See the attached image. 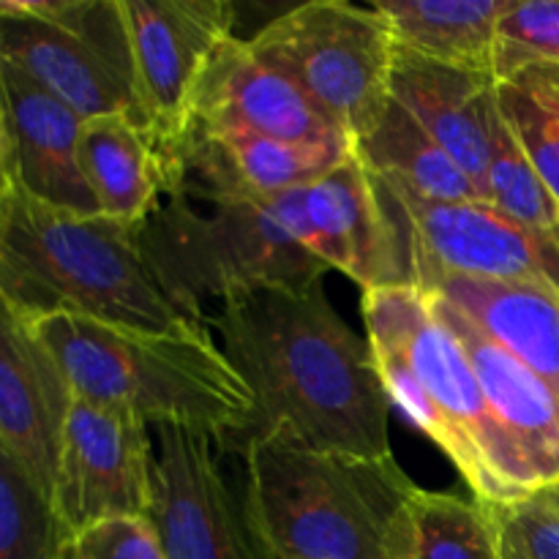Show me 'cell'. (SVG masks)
Returning a JSON list of instances; mask_svg holds the SVG:
<instances>
[{
	"instance_id": "cell-2",
	"label": "cell",
	"mask_w": 559,
	"mask_h": 559,
	"mask_svg": "<svg viewBox=\"0 0 559 559\" xmlns=\"http://www.w3.org/2000/svg\"><path fill=\"white\" fill-rule=\"evenodd\" d=\"M243 500L271 559H413L415 497L396 456L325 451L278 426L240 442Z\"/></svg>"
},
{
	"instance_id": "cell-32",
	"label": "cell",
	"mask_w": 559,
	"mask_h": 559,
	"mask_svg": "<svg viewBox=\"0 0 559 559\" xmlns=\"http://www.w3.org/2000/svg\"><path fill=\"white\" fill-rule=\"evenodd\" d=\"M11 189V173H9V153H5V136H3V120H0V200L9 194Z\"/></svg>"
},
{
	"instance_id": "cell-19",
	"label": "cell",
	"mask_w": 559,
	"mask_h": 559,
	"mask_svg": "<svg viewBox=\"0 0 559 559\" xmlns=\"http://www.w3.org/2000/svg\"><path fill=\"white\" fill-rule=\"evenodd\" d=\"M353 153L355 147L295 145L257 134L186 131L173 151V189L189 186L213 194L265 200L311 183Z\"/></svg>"
},
{
	"instance_id": "cell-21",
	"label": "cell",
	"mask_w": 559,
	"mask_h": 559,
	"mask_svg": "<svg viewBox=\"0 0 559 559\" xmlns=\"http://www.w3.org/2000/svg\"><path fill=\"white\" fill-rule=\"evenodd\" d=\"M80 164L102 216L140 229L173 189L169 153L134 115L87 118L80 134Z\"/></svg>"
},
{
	"instance_id": "cell-28",
	"label": "cell",
	"mask_w": 559,
	"mask_h": 559,
	"mask_svg": "<svg viewBox=\"0 0 559 559\" xmlns=\"http://www.w3.org/2000/svg\"><path fill=\"white\" fill-rule=\"evenodd\" d=\"M500 109L559 205V126L555 118L513 82H500Z\"/></svg>"
},
{
	"instance_id": "cell-26",
	"label": "cell",
	"mask_w": 559,
	"mask_h": 559,
	"mask_svg": "<svg viewBox=\"0 0 559 559\" xmlns=\"http://www.w3.org/2000/svg\"><path fill=\"white\" fill-rule=\"evenodd\" d=\"M486 197L489 205L500 207L524 227L538 233L559 235V205L551 197L549 186L530 162L527 151L508 126L506 115L500 118L491 140L489 175H486Z\"/></svg>"
},
{
	"instance_id": "cell-15",
	"label": "cell",
	"mask_w": 559,
	"mask_h": 559,
	"mask_svg": "<svg viewBox=\"0 0 559 559\" xmlns=\"http://www.w3.org/2000/svg\"><path fill=\"white\" fill-rule=\"evenodd\" d=\"M0 120L14 189L63 211L102 213L80 164L85 118L5 60H0Z\"/></svg>"
},
{
	"instance_id": "cell-29",
	"label": "cell",
	"mask_w": 559,
	"mask_h": 559,
	"mask_svg": "<svg viewBox=\"0 0 559 559\" xmlns=\"http://www.w3.org/2000/svg\"><path fill=\"white\" fill-rule=\"evenodd\" d=\"M489 506L500 530L502 559H559V516L538 497Z\"/></svg>"
},
{
	"instance_id": "cell-34",
	"label": "cell",
	"mask_w": 559,
	"mask_h": 559,
	"mask_svg": "<svg viewBox=\"0 0 559 559\" xmlns=\"http://www.w3.org/2000/svg\"><path fill=\"white\" fill-rule=\"evenodd\" d=\"M535 497H538V500L544 502V506H549L551 511H555L557 516H559V484L549 486V489H544V491H538V495H535Z\"/></svg>"
},
{
	"instance_id": "cell-18",
	"label": "cell",
	"mask_w": 559,
	"mask_h": 559,
	"mask_svg": "<svg viewBox=\"0 0 559 559\" xmlns=\"http://www.w3.org/2000/svg\"><path fill=\"white\" fill-rule=\"evenodd\" d=\"M429 295V293H426ZM435 309L464 344L484 388L491 418L506 435L508 445L527 469L535 495L559 484V399L557 393L530 371L516 355L491 342L478 325L453 309L448 300L429 295Z\"/></svg>"
},
{
	"instance_id": "cell-5",
	"label": "cell",
	"mask_w": 559,
	"mask_h": 559,
	"mask_svg": "<svg viewBox=\"0 0 559 559\" xmlns=\"http://www.w3.org/2000/svg\"><path fill=\"white\" fill-rule=\"evenodd\" d=\"M136 233L11 186L0 200V295L31 322L74 314L151 333L194 322L162 293Z\"/></svg>"
},
{
	"instance_id": "cell-33",
	"label": "cell",
	"mask_w": 559,
	"mask_h": 559,
	"mask_svg": "<svg viewBox=\"0 0 559 559\" xmlns=\"http://www.w3.org/2000/svg\"><path fill=\"white\" fill-rule=\"evenodd\" d=\"M522 74H533V76H540V80H546V82H555V85H559V66H535V69H527V71H522Z\"/></svg>"
},
{
	"instance_id": "cell-9",
	"label": "cell",
	"mask_w": 559,
	"mask_h": 559,
	"mask_svg": "<svg viewBox=\"0 0 559 559\" xmlns=\"http://www.w3.org/2000/svg\"><path fill=\"white\" fill-rule=\"evenodd\" d=\"M396 240L399 284L424 273L522 282L559 295V235L538 233L489 202H435L371 173Z\"/></svg>"
},
{
	"instance_id": "cell-31",
	"label": "cell",
	"mask_w": 559,
	"mask_h": 559,
	"mask_svg": "<svg viewBox=\"0 0 559 559\" xmlns=\"http://www.w3.org/2000/svg\"><path fill=\"white\" fill-rule=\"evenodd\" d=\"M511 82L513 85L524 87V91H527L530 96H533L535 102H538L540 107H544L546 112L555 118V123L559 126V85L540 80V76H533V74H519L516 80H511Z\"/></svg>"
},
{
	"instance_id": "cell-1",
	"label": "cell",
	"mask_w": 559,
	"mask_h": 559,
	"mask_svg": "<svg viewBox=\"0 0 559 559\" xmlns=\"http://www.w3.org/2000/svg\"><path fill=\"white\" fill-rule=\"evenodd\" d=\"M207 328L254 402L240 442L287 426L325 451L391 456V399L369 338L338 317L322 278L227 300Z\"/></svg>"
},
{
	"instance_id": "cell-20",
	"label": "cell",
	"mask_w": 559,
	"mask_h": 559,
	"mask_svg": "<svg viewBox=\"0 0 559 559\" xmlns=\"http://www.w3.org/2000/svg\"><path fill=\"white\" fill-rule=\"evenodd\" d=\"M413 287L448 300L491 342L516 355L559 399V295L522 282L424 273Z\"/></svg>"
},
{
	"instance_id": "cell-10",
	"label": "cell",
	"mask_w": 559,
	"mask_h": 559,
	"mask_svg": "<svg viewBox=\"0 0 559 559\" xmlns=\"http://www.w3.org/2000/svg\"><path fill=\"white\" fill-rule=\"evenodd\" d=\"M153 502L147 524L167 559H271L224 469L227 448L205 431L153 426Z\"/></svg>"
},
{
	"instance_id": "cell-27",
	"label": "cell",
	"mask_w": 559,
	"mask_h": 559,
	"mask_svg": "<svg viewBox=\"0 0 559 559\" xmlns=\"http://www.w3.org/2000/svg\"><path fill=\"white\" fill-rule=\"evenodd\" d=\"M535 66H559V0H508L495 41V76L516 80Z\"/></svg>"
},
{
	"instance_id": "cell-16",
	"label": "cell",
	"mask_w": 559,
	"mask_h": 559,
	"mask_svg": "<svg viewBox=\"0 0 559 559\" xmlns=\"http://www.w3.org/2000/svg\"><path fill=\"white\" fill-rule=\"evenodd\" d=\"M71 393L31 320L0 295V440L52 500Z\"/></svg>"
},
{
	"instance_id": "cell-8",
	"label": "cell",
	"mask_w": 559,
	"mask_h": 559,
	"mask_svg": "<svg viewBox=\"0 0 559 559\" xmlns=\"http://www.w3.org/2000/svg\"><path fill=\"white\" fill-rule=\"evenodd\" d=\"M0 60L85 120L134 115L145 123L120 0H0Z\"/></svg>"
},
{
	"instance_id": "cell-11",
	"label": "cell",
	"mask_w": 559,
	"mask_h": 559,
	"mask_svg": "<svg viewBox=\"0 0 559 559\" xmlns=\"http://www.w3.org/2000/svg\"><path fill=\"white\" fill-rule=\"evenodd\" d=\"M153 437L140 415L74 399L60 437L52 506L66 535L109 519H145Z\"/></svg>"
},
{
	"instance_id": "cell-3",
	"label": "cell",
	"mask_w": 559,
	"mask_h": 559,
	"mask_svg": "<svg viewBox=\"0 0 559 559\" xmlns=\"http://www.w3.org/2000/svg\"><path fill=\"white\" fill-rule=\"evenodd\" d=\"M33 328L74 399L123 407L147 426L205 431L227 451L249 431L251 393L205 322L151 333L55 314Z\"/></svg>"
},
{
	"instance_id": "cell-12",
	"label": "cell",
	"mask_w": 559,
	"mask_h": 559,
	"mask_svg": "<svg viewBox=\"0 0 559 559\" xmlns=\"http://www.w3.org/2000/svg\"><path fill=\"white\" fill-rule=\"evenodd\" d=\"M134 58L142 118L173 158L202 74L227 38L235 5L224 0H120ZM175 167V164H173Z\"/></svg>"
},
{
	"instance_id": "cell-23",
	"label": "cell",
	"mask_w": 559,
	"mask_h": 559,
	"mask_svg": "<svg viewBox=\"0 0 559 559\" xmlns=\"http://www.w3.org/2000/svg\"><path fill=\"white\" fill-rule=\"evenodd\" d=\"M366 169L435 202H486L469 175L431 140L424 126L391 102L371 134L355 142Z\"/></svg>"
},
{
	"instance_id": "cell-17",
	"label": "cell",
	"mask_w": 559,
	"mask_h": 559,
	"mask_svg": "<svg viewBox=\"0 0 559 559\" xmlns=\"http://www.w3.org/2000/svg\"><path fill=\"white\" fill-rule=\"evenodd\" d=\"M391 96L424 126L431 140L440 142L489 202L486 175L491 140L502 118L500 80L489 71L437 63L399 47Z\"/></svg>"
},
{
	"instance_id": "cell-22",
	"label": "cell",
	"mask_w": 559,
	"mask_h": 559,
	"mask_svg": "<svg viewBox=\"0 0 559 559\" xmlns=\"http://www.w3.org/2000/svg\"><path fill=\"white\" fill-rule=\"evenodd\" d=\"M399 47L437 63L495 74L497 22L508 0H380Z\"/></svg>"
},
{
	"instance_id": "cell-13",
	"label": "cell",
	"mask_w": 559,
	"mask_h": 559,
	"mask_svg": "<svg viewBox=\"0 0 559 559\" xmlns=\"http://www.w3.org/2000/svg\"><path fill=\"white\" fill-rule=\"evenodd\" d=\"M276 222L328 271L364 293L399 284L396 240L371 173L358 153L298 189L265 197Z\"/></svg>"
},
{
	"instance_id": "cell-25",
	"label": "cell",
	"mask_w": 559,
	"mask_h": 559,
	"mask_svg": "<svg viewBox=\"0 0 559 559\" xmlns=\"http://www.w3.org/2000/svg\"><path fill=\"white\" fill-rule=\"evenodd\" d=\"M63 538L49 495L0 440V559H55Z\"/></svg>"
},
{
	"instance_id": "cell-14",
	"label": "cell",
	"mask_w": 559,
	"mask_h": 559,
	"mask_svg": "<svg viewBox=\"0 0 559 559\" xmlns=\"http://www.w3.org/2000/svg\"><path fill=\"white\" fill-rule=\"evenodd\" d=\"M186 131L257 134L295 145L355 147L353 136L338 129L289 76L260 58L246 38L235 36L218 47L202 74Z\"/></svg>"
},
{
	"instance_id": "cell-7",
	"label": "cell",
	"mask_w": 559,
	"mask_h": 559,
	"mask_svg": "<svg viewBox=\"0 0 559 559\" xmlns=\"http://www.w3.org/2000/svg\"><path fill=\"white\" fill-rule=\"evenodd\" d=\"M249 44L353 142L371 134L391 107L399 44L374 5L344 0L295 5L267 22Z\"/></svg>"
},
{
	"instance_id": "cell-4",
	"label": "cell",
	"mask_w": 559,
	"mask_h": 559,
	"mask_svg": "<svg viewBox=\"0 0 559 559\" xmlns=\"http://www.w3.org/2000/svg\"><path fill=\"white\" fill-rule=\"evenodd\" d=\"M360 309L391 404L456 464L473 495L484 502L533 497L535 484L491 418L467 349L435 300L393 284L364 293Z\"/></svg>"
},
{
	"instance_id": "cell-30",
	"label": "cell",
	"mask_w": 559,
	"mask_h": 559,
	"mask_svg": "<svg viewBox=\"0 0 559 559\" xmlns=\"http://www.w3.org/2000/svg\"><path fill=\"white\" fill-rule=\"evenodd\" d=\"M55 559H167L147 519H109L66 535Z\"/></svg>"
},
{
	"instance_id": "cell-24",
	"label": "cell",
	"mask_w": 559,
	"mask_h": 559,
	"mask_svg": "<svg viewBox=\"0 0 559 559\" xmlns=\"http://www.w3.org/2000/svg\"><path fill=\"white\" fill-rule=\"evenodd\" d=\"M413 559H502L489 502L420 489L415 497Z\"/></svg>"
},
{
	"instance_id": "cell-6",
	"label": "cell",
	"mask_w": 559,
	"mask_h": 559,
	"mask_svg": "<svg viewBox=\"0 0 559 559\" xmlns=\"http://www.w3.org/2000/svg\"><path fill=\"white\" fill-rule=\"evenodd\" d=\"M136 235L162 293L194 322L207 320V304L254 289L306 287L328 271L289 238L265 200L178 186Z\"/></svg>"
}]
</instances>
